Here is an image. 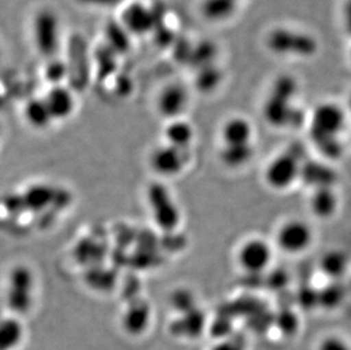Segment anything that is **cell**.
<instances>
[{"label":"cell","instance_id":"52a82bcc","mask_svg":"<svg viewBox=\"0 0 351 350\" xmlns=\"http://www.w3.org/2000/svg\"><path fill=\"white\" fill-rule=\"evenodd\" d=\"M147 200L150 214L157 226L165 231H172L179 225L181 221L179 207L164 185L159 183L150 185L147 192Z\"/></svg>","mask_w":351,"mask_h":350},{"label":"cell","instance_id":"cb8c5ba5","mask_svg":"<svg viewBox=\"0 0 351 350\" xmlns=\"http://www.w3.org/2000/svg\"><path fill=\"white\" fill-rule=\"evenodd\" d=\"M202 325H204V317L200 312L195 310L183 313V316L180 317L178 322L173 324L172 330L180 336H186V337H195L200 334Z\"/></svg>","mask_w":351,"mask_h":350},{"label":"cell","instance_id":"44dd1931","mask_svg":"<svg viewBox=\"0 0 351 350\" xmlns=\"http://www.w3.org/2000/svg\"><path fill=\"white\" fill-rule=\"evenodd\" d=\"M300 178H304L313 190L323 187H335V173L321 163L302 164Z\"/></svg>","mask_w":351,"mask_h":350},{"label":"cell","instance_id":"3957f363","mask_svg":"<svg viewBox=\"0 0 351 350\" xmlns=\"http://www.w3.org/2000/svg\"><path fill=\"white\" fill-rule=\"evenodd\" d=\"M302 161L293 149L278 154L266 166L264 181L275 191H285L300 178Z\"/></svg>","mask_w":351,"mask_h":350},{"label":"cell","instance_id":"4dcf8cb0","mask_svg":"<svg viewBox=\"0 0 351 350\" xmlns=\"http://www.w3.org/2000/svg\"><path fill=\"white\" fill-rule=\"evenodd\" d=\"M350 60H351V49H350Z\"/></svg>","mask_w":351,"mask_h":350},{"label":"cell","instance_id":"7a4b0ae2","mask_svg":"<svg viewBox=\"0 0 351 350\" xmlns=\"http://www.w3.org/2000/svg\"><path fill=\"white\" fill-rule=\"evenodd\" d=\"M32 39L34 47L41 56L55 58L60 49V22L57 14L49 8H43L32 19Z\"/></svg>","mask_w":351,"mask_h":350},{"label":"cell","instance_id":"f1b7e54d","mask_svg":"<svg viewBox=\"0 0 351 350\" xmlns=\"http://www.w3.org/2000/svg\"><path fill=\"white\" fill-rule=\"evenodd\" d=\"M321 350H348V347L339 338H328L322 344Z\"/></svg>","mask_w":351,"mask_h":350},{"label":"cell","instance_id":"1f68e13d","mask_svg":"<svg viewBox=\"0 0 351 350\" xmlns=\"http://www.w3.org/2000/svg\"><path fill=\"white\" fill-rule=\"evenodd\" d=\"M350 106H351V98H350Z\"/></svg>","mask_w":351,"mask_h":350},{"label":"cell","instance_id":"ba28073f","mask_svg":"<svg viewBox=\"0 0 351 350\" xmlns=\"http://www.w3.org/2000/svg\"><path fill=\"white\" fill-rule=\"evenodd\" d=\"M272 261V246L258 237L247 239L237 251V264L247 275H261L271 266Z\"/></svg>","mask_w":351,"mask_h":350},{"label":"cell","instance_id":"9c48e42d","mask_svg":"<svg viewBox=\"0 0 351 350\" xmlns=\"http://www.w3.org/2000/svg\"><path fill=\"white\" fill-rule=\"evenodd\" d=\"M121 27L128 34L141 36L150 34L155 27L156 17L146 3L133 1L124 7L121 13Z\"/></svg>","mask_w":351,"mask_h":350},{"label":"cell","instance_id":"6da1fadb","mask_svg":"<svg viewBox=\"0 0 351 350\" xmlns=\"http://www.w3.org/2000/svg\"><path fill=\"white\" fill-rule=\"evenodd\" d=\"M346 114L341 107L333 103H324L315 108L312 116L311 133L315 143L325 156L338 157L341 152L339 135L345 126Z\"/></svg>","mask_w":351,"mask_h":350},{"label":"cell","instance_id":"5bb4252c","mask_svg":"<svg viewBox=\"0 0 351 350\" xmlns=\"http://www.w3.org/2000/svg\"><path fill=\"white\" fill-rule=\"evenodd\" d=\"M254 139V128L248 119L232 117L223 124L221 130L222 145H252Z\"/></svg>","mask_w":351,"mask_h":350},{"label":"cell","instance_id":"7c38bea8","mask_svg":"<svg viewBox=\"0 0 351 350\" xmlns=\"http://www.w3.org/2000/svg\"><path fill=\"white\" fill-rule=\"evenodd\" d=\"M263 115L269 124L285 128L299 123V113L291 105V100L271 93L263 107Z\"/></svg>","mask_w":351,"mask_h":350},{"label":"cell","instance_id":"7402d4cb","mask_svg":"<svg viewBox=\"0 0 351 350\" xmlns=\"http://www.w3.org/2000/svg\"><path fill=\"white\" fill-rule=\"evenodd\" d=\"M237 0H202L200 10L206 20L219 22L229 19L235 12Z\"/></svg>","mask_w":351,"mask_h":350},{"label":"cell","instance_id":"ffe728a7","mask_svg":"<svg viewBox=\"0 0 351 350\" xmlns=\"http://www.w3.org/2000/svg\"><path fill=\"white\" fill-rule=\"evenodd\" d=\"M255 155L254 145H222L219 150V159L223 165L229 169H240L248 165Z\"/></svg>","mask_w":351,"mask_h":350},{"label":"cell","instance_id":"4316f807","mask_svg":"<svg viewBox=\"0 0 351 350\" xmlns=\"http://www.w3.org/2000/svg\"><path fill=\"white\" fill-rule=\"evenodd\" d=\"M173 307L181 314L195 310V297L188 290L180 289L172 296Z\"/></svg>","mask_w":351,"mask_h":350},{"label":"cell","instance_id":"5b68a950","mask_svg":"<svg viewBox=\"0 0 351 350\" xmlns=\"http://www.w3.org/2000/svg\"><path fill=\"white\" fill-rule=\"evenodd\" d=\"M314 242L312 225L302 218H290L280 224L275 233V244L287 255H300L308 250Z\"/></svg>","mask_w":351,"mask_h":350},{"label":"cell","instance_id":"83f0119b","mask_svg":"<svg viewBox=\"0 0 351 350\" xmlns=\"http://www.w3.org/2000/svg\"><path fill=\"white\" fill-rule=\"evenodd\" d=\"M55 58H51V62H50L49 65L46 69V76L50 82L53 83V86L63 84L62 81H63L64 75L66 74V67H65V65L55 60Z\"/></svg>","mask_w":351,"mask_h":350},{"label":"cell","instance_id":"e0dca14e","mask_svg":"<svg viewBox=\"0 0 351 350\" xmlns=\"http://www.w3.org/2000/svg\"><path fill=\"white\" fill-rule=\"evenodd\" d=\"M24 334V325L19 317L12 315L0 318V350H16Z\"/></svg>","mask_w":351,"mask_h":350},{"label":"cell","instance_id":"8fae6325","mask_svg":"<svg viewBox=\"0 0 351 350\" xmlns=\"http://www.w3.org/2000/svg\"><path fill=\"white\" fill-rule=\"evenodd\" d=\"M189 93L186 86L179 82H172L162 86L156 100V108L165 119H181L189 104Z\"/></svg>","mask_w":351,"mask_h":350},{"label":"cell","instance_id":"4fadbf2b","mask_svg":"<svg viewBox=\"0 0 351 350\" xmlns=\"http://www.w3.org/2000/svg\"><path fill=\"white\" fill-rule=\"evenodd\" d=\"M43 100L49 108L53 121L70 119L77 108V100L74 93L64 84L51 86Z\"/></svg>","mask_w":351,"mask_h":350},{"label":"cell","instance_id":"f546056e","mask_svg":"<svg viewBox=\"0 0 351 350\" xmlns=\"http://www.w3.org/2000/svg\"><path fill=\"white\" fill-rule=\"evenodd\" d=\"M343 23L346 31L351 36V0H347L343 8Z\"/></svg>","mask_w":351,"mask_h":350},{"label":"cell","instance_id":"603a6c76","mask_svg":"<svg viewBox=\"0 0 351 350\" xmlns=\"http://www.w3.org/2000/svg\"><path fill=\"white\" fill-rule=\"evenodd\" d=\"M348 268V258L345 253L338 249L330 250L322 257L321 270L328 278H341Z\"/></svg>","mask_w":351,"mask_h":350},{"label":"cell","instance_id":"277c9868","mask_svg":"<svg viewBox=\"0 0 351 350\" xmlns=\"http://www.w3.org/2000/svg\"><path fill=\"white\" fill-rule=\"evenodd\" d=\"M266 45L272 53L278 55L313 56L317 51V41L309 34L299 31L289 30L285 27L271 31Z\"/></svg>","mask_w":351,"mask_h":350},{"label":"cell","instance_id":"9a60e30c","mask_svg":"<svg viewBox=\"0 0 351 350\" xmlns=\"http://www.w3.org/2000/svg\"><path fill=\"white\" fill-rule=\"evenodd\" d=\"M309 209L319 220H330L339 209V196L335 187L314 189L309 198Z\"/></svg>","mask_w":351,"mask_h":350},{"label":"cell","instance_id":"d4e9b609","mask_svg":"<svg viewBox=\"0 0 351 350\" xmlns=\"http://www.w3.org/2000/svg\"><path fill=\"white\" fill-rule=\"evenodd\" d=\"M222 80V73L217 67L213 65L202 67L198 70V75L195 76V86L202 93H212L219 86Z\"/></svg>","mask_w":351,"mask_h":350},{"label":"cell","instance_id":"484cf974","mask_svg":"<svg viewBox=\"0 0 351 350\" xmlns=\"http://www.w3.org/2000/svg\"><path fill=\"white\" fill-rule=\"evenodd\" d=\"M216 53H217V50H216L214 43L205 41V43H199L195 48H193L189 60H191L193 65L197 67V70H199L202 67L213 65Z\"/></svg>","mask_w":351,"mask_h":350},{"label":"cell","instance_id":"8992f818","mask_svg":"<svg viewBox=\"0 0 351 350\" xmlns=\"http://www.w3.org/2000/svg\"><path fill=\"white\" fill-rule=\"evenodd\" d=\"M34 278L27 266H16L7 282V305L15 316L30 311L34 303Z\"/></svg>","mask_w":351,"mask_h":350},{"label":"cell","instance_id":"2e32d148","mask_svg":"<svg viewBox=\"0 0 351 350\" xmlns=\"http://www.w3.org/2000/svg\"><path fill=\"white\" fill-rule=\"evenodd\" d=\"M152 320L150 308L146 303H134L128 307L122 316V327L124 332L132 336L139 337L146 332L149 327Z\"/></svg>","mask_w":351,"mask_h":350},{"label":"cell","instance_id":"ac0fdd59","mask_svg":"<svg viewBox=\"0 0 351 350\" xmlns=\"http://www.w3.org/2000/svg\"><path fill=\"white\" fill-rule=\"evenodd\" d=\"M164 137L166 143L188 150L195 138V130L189 122L183 119H172L166 126Z\"/></svg>","mask_w":351,"mask_h":350},{"label":"cell","instance_id":"30bf717a","mask_svg":"<svg viewBox=\"0 0 351 350\" xmlns=\"http://www.w3.org/2000/svg\"><path fill=\"white\" fill-rule=\"evenodd\" d=\"M186 165V150L169 143L158 145L150 155V166L156 174L173 178L182 172Z\"/></svg>","mask_w":351,"mask_h":350},{"label":"cell","instance_id":"d6986e66","mask_svg":"<svg viewBox=\"0 0 351 350\" xmlns=\"http://www.w3.org/2000/svg\"><path fill=\"white\" fill-rule=\"evenodd\" d=\"M23 115L25 122L36 130L47 129L55 122L43 98L29 100L24 106Z\"/></svg>","mask_w":351,"mask_h":350}]
</instances>
